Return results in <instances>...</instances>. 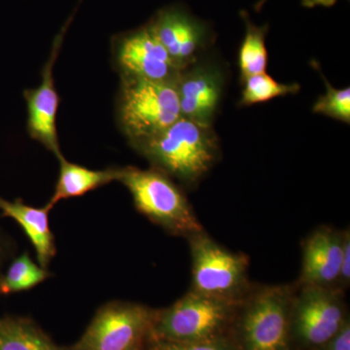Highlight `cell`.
<instances>
[{"label":"cell","instance_id":"2e32d148","mask_svg":"<svg viewBox=\"0 0 350 350\" xmlns=\"http://www.w3.org/2000/svg\"><path fill=\"white\" fill-rule=\"evenodd\" d=\"M0 350H71L57 345L32 320L24 317L0 319Z\"/></svg>","mask_w":350,"mask_h":350},{"label":"cell","instance_id":"7a4b0ae2","mask_svg":"<svg viewBox=\"0 0 350 350\" xmlns=\"http://www.w3.org/2000/svg\"><path fill=\"white\" fill-rule=\"evenodd\" d=\"M295 284L252 285L239 301L229 338L237 350H292Z\"/></svg>","mask_w":350,"mask_h":350},{"label":"cell","instance_id":"8992f818","mask_svg":"<svg viewBox=\"0 0 350 350\" xmlns=\"http://www.w3.org/2000/svg\"><path fill=\"white\" fill-rule=\"evenodd\" d=\"M192 260L190 290L197 293L239 303L250 292V258L214 241L204 230L187 238Z\"/></svg>","mask_w":350,"mask_h":350},{"label":"cell","instance_id":"d6986e66","mask_svg":"<svg viewBox=\"0 0 350 350\" xmlns=\"http://www.w3.org/2000/svg\"><path fill=\"white\" fill-rule=\"evenodd\" d=\"M243 91L239 105L248 107L256 103H266L278 96L295 94L301 90L300 85L283 84L275 81L271 76L266 72L251 75L243 80Z\"/></svg>","mask_w":350,"mask_h":350},{"label":"cell","instance_id":"5b68a950","mask_svg":"<svg viewBox=\"0 0 350 350\" xmlns=\"http://www.w3.org/2000/svg\"><path fill=\"white\" fill-rule=\"evenodd\" d=\"M117 117L130 144L165 130L181 117L175 83L121 78Z\"/></svg>","mask_w":350,"mask_h":350},{"label":"cell","instance_id":"9c48e42d","mask_svg":"<svg viewBox=\"0 0 350 350\" xmlns=\"http://www.w3.org/2000/svg\"><path fill=\"white\" fill-rule=\"evenodd\" d=\"M113 54L121 78L175 83L182 70L148 25L120 36Z\"/></svg>","mask_w":350,"mask_h":350},{"label":"cell","instance_id":"44dd1931","mask_svg":"<svg viewBox=\"0 0 350 350\" xmlns=\"http://www.w3.org/2000/svg\"><path fill=\"white\" fill-rule=\"evenodd\" d=\"M145 350H237L229 337L206 342H182L151 337Z\"/></svg>","mask_w":350,"mask_h":350},{"label":"cell","instance_id":"8fae6325","mask_svg":"<svg viewBox=\"0 0 350 350\" xmlns=\"http://www.w3.org/2000/svg\"><path fill=\"white\" fill-rule=\"evenodd\" d=\"M224 85L222 70L213 63L198 61L182 69L175 82L181 117L213 125Z\"/></svg>","mask_w":350,"mask_h":350},{"label":"cell","instance_id":"603a6c76","mask_svg":"<svg viewBox=\"0 0 350 350\" xmlns=\"http://www.w3.org/2000/svg\"><path fill=\"white\" fill-rule=\"evenodd\" d=\"M313 350H350V319L336 335Z\"/></svg>","mask_w":350,"mask_h":350},{"label":"cell","instance_id":"6da1fadb","mask_svg":"<svg viewBox=\"0 0 350 350\" xmlns=\"http://www.w3.org/2000/svg\"><path fill=\"white\" fill-rule=\"evenodd\" d=\"M131 145L152 167L188 188L198 185L221 157L220 142L213 125L184 117L160 133Z\"/></svg>","mask_w":350,"mask_h":350},{"label":"cell","instance_id":"5bb4252c","mask_svg":"<svg viewBox=\"0 0 350 350\" xmlns=\"http://www.w3.org/2000/svg\"><path fill=\"white\" fill-rule=\"evenodd\" d=\"M0 211L4 216L12 218L22 227L36 250L39 265L47 269L57 253L49 222V213L52 209L47 204L43 207H34L27 206L20 200L11 202L0 198Z\"/></svg>","mask_w":350,"mask_h":350},{"label":"cell","instance_id":"277c9868","mask_svg":"<svg viewBox=\"0 0 350 350\" xmlns=\"http://www.w3.org/2000/svg\"><path fill=\"white\" fill-rule=\"evenodd\" d=\"M239 303L189 290L172 306L155 310L152 337L182 342L229 337Z\"/></svg>","mask_w":350,"mask_h":350},{"label":"cell","instance_id":"ba28073f","mask_svg":"<svg viewBox=\"0 0 350 350\" xmlns=\"http://www.w3.org/2000/svg\"><path fill=\"white\" fill-rule=\"evenodd\" d=\"M296 287L290 328L292 350H313L350 319L345 293L337 288Z\"/></svg>","mask_w":350,"mask_h":350},{"label":"cell","instance_id":"7c38bea8","mask_svg":"<svg viewBox=\"0 0 350 350\" xmlns=\"http://www.w3.org/2000/svg\"><path fill=\"white\" fill-rule=\"evenodd\" d=\"M147 25L181 69L199 61L208 42L206 25L175 7L160 11Z\"/></svg>","mask_w":350,"mask_h":350},{"label":"cell","instance_id":"ffe728a7","mask_svg":"<svg viewBox=\"0 0 350 350\" xmlns=\"http://www.w3.org/2000/svg\"><path fill=\"white\" fill-rule=\"evenodd\" d=\"M322 79L325 82L327 91L324 96H320L313 105V112L317 114L325 115L330 118L350 123V89H336L327 81L325 76L322 75Z\"/></svg>","mask_w":350,"mask_h":350},{"label":"cell","instance_id":"cb8c5ba5","mask_svg":"<svg viewBox=\"0 0 350 350\" xmlns=\"http://www.w3.org/2000/svg\"><path fill=\"white\" fill-rule=\"evenodd\" d=\"M337 0H303L304 5L306 7L314 6H332L336 3Z\"/></svg>","mask_w":350,"mask_h":350},{"label":"cell","instance_id":"7402d4cb","mask_svg":"<svg viewBox=\"0 0 350 350\" xmlns=\"http://www.w3.org/2000/svg\"><path fill=\"white\" fill-rule=\"evenodd\" d=\"M344 231V243H342V261H340V275H338L337 288L345 292L350 286V229L345 228Z\"/></svg>","mask_w":350,"mask_h":350},{"label":"cell","instance_id":"d4e9b609","mask_svg":"<svg viewBox=\"0 0 350 350\" xmlns=\"http://www.w3.org/2000/svg\"><path fill=\"white\" fill-rule=\"evenodd\" d=\"M2 258H3V253H2L1 246H0V265H1Z\"/></svg>","mask_w":350,"mask_h":350},{"label":"cell","instance_id":"30bf717a","mask_svg":"<svg viewBox=\"0 0 350 350\" xmlns=\"http://www.w3.org/2000/svg\"><path fill=\"white\" fill-rule=\"evenodd\" d=\"M68 25L55 39L49 59L43 68L40 84L34 89L25 90L24 92L27 107V131L32 139L42 144L57 159L63 156V154L57 137V115L59 98L55 86L54 66Z\"/></svg>","mask_w":350,"mask_h":350},{"label":"cell","instance_id":"3957f363","mask_svg":"<svg viewBox=\"0 0 350 350\" xmlns=\"http://www.w3.org/2000/svg\"><path fill=\"white\" fill-rule=\"evenodd\" d=\"M118 181L130 191L135 208L167 234L187 239L204 230L187 197L169 175L154 167H120Z\"/></svg>","mask_w":350,"mask_h":350},{"label":"cell","instance_id":"9a60e30c","mask_svg":"<svg viewBox=\"0 0 350 350\" xmlns=\"http://www.w3.org/2000/svg\"><path fill=\"white\" fill-rule=\"evenodd\" d=\"M57 160L59 162V179L52 197L46 204L51 209L61 200L81 197L119 179L120 167L90 170L69 162L64 155Z\"/></svg>","mask_w":350,"mask_h":350},{"label":"cell","instance_id":"e0dca14e","mask_svg":"<svg viewBox=\"0 0 350 350\" xmlns=\"http://www.w3.org/2000/svg\"><path fill=\"white\" fill-rule=\"evenodd\" d=\"M245 24V36L239 52V66L241 80L251 75L266 72L268 66V50L266 47L267 27H257L243 13Z\"/></svg>","mask_w":350,"mask_h":350},{"label":"cell","instance_id":"ac0fdd59","mask_svg":"<svg viewBox=\"0 0 350 350\" xmlns=\"http://www.w3.org/2000/svg\"><path fill=\"white\" fill-rule=\"evenodd\" d=\"M49 276L47 269L32 261L29 253H23L11 262L5 275L0 278V293L8 295L27 291L38 286Z\"/></svg>","mask_w":350,"mask_h":350},{"label":"cell","instance_id":"52a82bcc","mask_svg":"<svg viewBox=\"0 0 350 350\" xmlns=\"http://www.w3.org/2000/svg\"><path fill=\"white\" fill-rule=\"evenodd\" d=\"M155 310L142 304L113 301L98 308L71 350H145Z\"/></svg>","mask_w":350,"mask_h":350},{"label":"cell","instance_id":"4fadbf2b","mask_svg":"<svg viewBox=\"0 0 350 350\" xmlns=\"http://www.w3.org/2000/svg\"><path fill=\"white\" fill-rule=\"evenodd\" d=\"M342 243L344 231L331 226L321 225L310 232L301 243V268L296 286L337 288Z\"/></svg>","mask_w":350,"mask_h":350}]
</instances>
